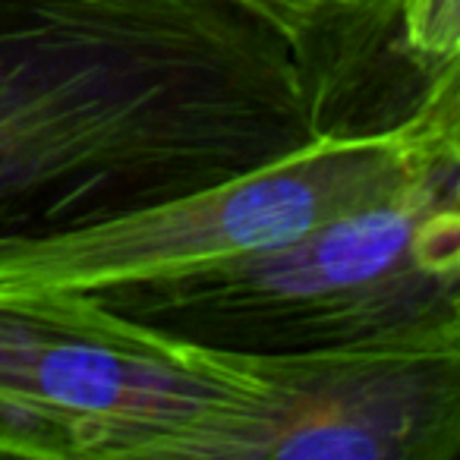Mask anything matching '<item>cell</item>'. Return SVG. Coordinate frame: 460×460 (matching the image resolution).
<instances>
[{"label": "cell", "mask_w": 460, "mask_h": 460, "mask_svg": "<svg viewBox=\"0 0 460 460\" xmlns=\"http://www.w3.org/2000/svg\"><path fill=\"white\" fill-rule=\"evenodd\" d=\"M309 139L294 48L246 0H0V234L142 208Z\"/></svg>", "instance_id": "6da1fadb"}, {"label": "cell", "mask_w": 460, "mask_h": 460, "mask_svg": "<svg viewBox=\"0 0 460 460\" xmlns=\"http://www.w3.org/2000/svg\"><path fill=\"white\" fill-rule=\"evenodd\" d=\"M92 294L155 332L237 353L460 332V152L290 243Z\"/></svg>", "instance_id": "7a4b0ae2"}, {"label": "cell", "mask_w": 460, "mask_h": 460, "mask_svg": "<svg viewBox=\"0 0 460 460\" xmlns=\"http://www.w3.org/2000/svg\"><path fill=\"white\" fill-rule=\"evenodd\" d=\"M252 397L230 350L155 332L95 294H0V454L208 460Z\"/></svg>", "instance_id": "3957f363"}, {"label": "cell", "mask_w": 460, "mask_h": 460, "mask_svg": "<svg viewBox=\"0 0 460 460\" xmlns=\"http://www.w3.org/2000/svg\"><path fill=\"white\" fill-rule=\"evenodd\" d=\"M451 152H460V89L391 133L322 136L142 208L45 234H0V294H92L234 262L394 196Z\"/></svg>", "instance_id": "277c9868"}, {"label": "cell", "mask_w": 460, "mask_h": 460, "mask_svg": "<svg viewBox=\"0 0 460 460\" xmlns=\"http://www.w3.org/2000/svg\"><path fill=\"white\" fill-rule=\"evenodd\" d=\"M252 403L208 460H454L460 332L300 353H237Z\"/></svg>", "instance_id": "5b68a950"}, {"label": "cell", "mask_w": 460, "mask_h": 460, "mask_svg": "<svg viewBox=\"0 0 460 460\" xmlns=\"http://www.w3.org/2000/svg\"><path fill=\"white\" fill-rule=\"evenodd\" d=\"M290 48L313 139L391 133L460 89V0H322Z\"/></svg>", "instance_id": "8992f818"}, {"label": "cell", "mask_w": 460, "mask_h": 460, "mask_svg": "<svg viewBox=\"0 0 460 460\" xmlns=\"http://www.w3.org/2000/svg\"><path fill=\"white\" fill-rule=\"evenodd\" d=\"M246 4H250L252 10H259L265 20L275 22L290 41V35L300 29V22L319 7L322 0H246Z\"/></svg>", "instance_id": "52a82bcc"}]
</instances>
